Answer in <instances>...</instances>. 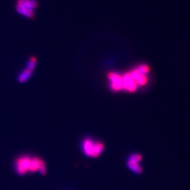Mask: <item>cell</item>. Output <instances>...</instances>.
<instances>
[{
    "label": "cell",
    "mask_w": 190,
    "mask_h": 190,
    "mask_svg": "<svg viewBox=\"0 0 190 190\" xmlns=\"http://www.w3.org/2000/svg\"><path fill=\"white\" fill-rule=\"evenodd\" d=\"M82 151L89 157H97L104 150V144L91 139H85L82 144Z\"/></svg>",
    "instance_id": "obj_1"
},
{
    "label": "cell",
    "mask_w": 190,
    "mask_h": 190,
    "mask_svg": "<svg viewBox=\"0 0 190 190\" xmlns=\"http://www.w3.org/2000/svg\"><path fill=\"white\" fill-rule=\"evenodd\" d=\"M32 158L30 156H21L16 160L15 169L19 175H25L28 172H30Z\"/></svg>",
    "instance_id": "obj_2"
},
{
    "label": "cell",
    "mask_w": 190,
    "mask_h": 190,
    "mask_svg": "<svg viewBox=\"0 0 190 190\" xmlns=\"http://www.w3.org/2000/svg\"><path fill=\"white\" fill-rule=\"evenodd\" d=\"M137 87L136 83L133 78L130 76V73H126L122 76V89L128 91H135Z\"/></svg>",
    "instance_id": "obj_3"
},
{
    "label": "cell",
    "mask_w": 190,
    "mask_h": 190,
    "mask_svg": "<svg viewBox=\"0 0 190 190\" xmlns=\"http://www.w3.org/2000/svg\"><path fill=\"white\" fill-rule=\"evenodd\" d=\"M110 80V87L114 91H118L122 89V76L116 73H111L108 75Z\"/></svg>",
    "instance_id": "obj_4"
},
{
    "label": "cell",
    "mask_w": 190,
    "mask_h": 190,
    "mask_svg": "<svg viewBox=\"0 0 190 190\" xmlns=\"http://www.w3.org/2000/svg\"><path fill=\"white\" fill-rule=\"evenodd\" d=\"M130 76L136 82L137 85H144L147 82V77L146 75H143L137 69H135L130 72Z\"/></svg>",
    "instance_id": "obj_5"
},
{
    "label": "cell",
    "mask_w": 190,
    "mask_h": 190,
    "mask_svg": "<svg viewBox=\"0 0 190 190\" xmlns=\"http://www.w3.org/2000/svg\"><path fill=\"white\" fill-rule=\"evenodd\" d=\"M18 6H20L28 9L34 11L38 6V2L35 0H18Z\"/></svg>",
    "instance_id": "obj_6"
},
{
    "label": "cell",
    "mask_w": 190,
    "mask_h": 190,
    "mask_svg": "<svg viewBox=\"0 0 190 190\" xmlns=\"http://www.w3.org/2000/svg\"><path fill=\"white\" fill-rule=\"evenodd\" d=\"M16 9L19 13L24 16L27 18H33L34 16V11L28 9L24 8V7L18 6V5L16 6Z\"/></svg>",
    "instance_id": "obj_7"
},
{
    "label": "cell",
    "mask_w": 190,
    "mask_h": 190,
    "mask_svg": "<svg viewBox=\"0 0 190 190\" xmlns=\"http://www.w3.org/2000/svg\"><path fill=\"white\" fill-rule=\"evenodd\" d=\"M128 166L130 170H133L135 173H141L142 171V167L139 165L138 163H135V162L129 161L128 162Z\"/></svg>",
    "instance_id": "obj_8"
},
{
    "label": "cell",
    "mask_w": 190,
    "mask_h": 190,
    "mask_svg": "<svg viewBox=\"0 0 190 190\" xmlns=\"http://www.w3.org/2000/svg\"><path fill=\"white\" fill-rule=\"evenodd\" d=\"M31 74H32L31 70H28L26 68V70H24L20 74V75H19L18 77V80L20 81L21 82H26V81L28 80V79H29V77H30Z\"/></svg>",
    "instance_id": "obj_9"
},
{
    "label": "cell",
    "mask_w": 190,
    "mask_h": 190,
    "mask_svg": "<svg viewBox=\"0 0 190 190\" xmlns=\"http://www.w3.org/2000/svg\"><path fill=\"white\" fill-rule=\"evenodd\" d=\"M36 63H37L36 59H35V58H34V57L31 58V59L29 60V61L28 62L27 69L33 71V70L35 69V66H36Z\"/></svg>",
    "instance_id": "obj_10"
},
{
    "label": "cell",
    "mask_w": 190,
    "mask_h": 190,
    "mask_svg": "<svg viewBox=\"0 0 190 190\" xmlns=\"http://www.w3.org/2000/svg\"><path fill=\"white\" fill-rule=\"evenodd\" d=\"M128 161L132 162H135V163H139L142 161V156L138 154H133L130 156L128 158Z\"/></svg>",
    "instance_id": "obj_11"
},
{
    "label": "cell",
    "mask_w": 190,
    "mask_h": 190,
    "mask_svg": "<svg viewBox=\"0 0 190 190\" xmlns=\"http://www.w3.org/2000/svg\"><path fill=\"white\" fill-rule=\"evenodd\" d=\"M136 69L138 70L140 73H141L142 74H143V75H146V74H147L149 73V67H148L147 65H140V66H139Z\"/></svg>",
    "instance_id": "obj_12"
}]
</instances>
